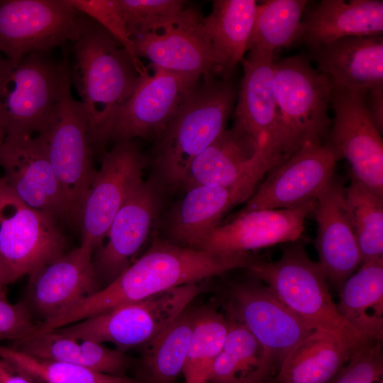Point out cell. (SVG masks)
Instances as JSON below:
<instances>
[{"label":"cell","instance_id":"30bf717a","mask_svg":"<svg viewBox=\"0 0 383 383\" xmlns=\"http://www.w3.org/2000/svg\"><path fill=\"white\" fill-rule=\"evenodd\" d=\"M89 21L65 0H0V55L50 52L77 40Z\"/></svg>","mask_w":383,"mask_h":383},{"label":"cell","instance_id":"ac0fdd59","mask_svg":"<svg viewBox=\"0 0 383 383\" xmlns=\"http://www.w3.org/2000/svg\"><path fill=\"white\" fill-rule=\"evenodd\" d=\"M315 206L316 201L291 209L238 213L233 220L211 229L197 250L223 256L248 255L252 250L296 242Z\"/></svg>","mask_w":383,"mask_h":383},{"label":"cell","instance_id":"d4e9b609","mask_svg":"<svg viewBox=\"0 0 383 383\" xmlns=\"http://www.w3.org/2000/svg\"><path fill=\"white\" fill-rule=\"evenodd\" d=\"M187 191L170 214L167 232L172 243L196 250L231 208L252 195L240 189L213 185H197Z\"/></svg>","mask_w":383,"mask_h":383},{"label":"cell","instance_id":"5bb4252c","mask_svg":"<svg viewBox=\"0 0 383 383\" xmlns=\"http://www.w3.org/2000/svg\"><path fill=\"white\" fill-rule=\"evenodd\" d=\"M340 157L331 142L301 148L269 172L239 213L291 209L315 201L333 177Z\"/></svg>","mask_w":383,"mask_h":383},{"label":"cell","instance_id":"74e56055","mask_svg":"<svg viewBox=\"0 0 383 383\" xmlns=\"http://www.w3.org/2000/svg\"><path fill=\"white\" fill-rule=\"evenodd\" d=\"M382 343L368 339L356 348L328 383H383Z\"/></svg>","mask_w":383,"mask_h":383},{"label":"cell","instance_id":"484cf974","mask_svg":"<svg viewBox=\"0 0 383 383\" xmlns=\"http://www.w3.org/2000/svg\"><path fill=\"white\" fill-rule=\"evenodd\" d=\"M302 26L301 38L312 49L348 36L382 35L383 1L323 0Z\"/></svg>","mask_w":383,"mask_h":383},{"label":"cell","instance_id":"d590c367","mask_svg":"<svg viewBox=\"0 0 383 383\" xmlns=\"http://www.w3.org/2000/svg\"><path fill=\"white\" fill-rule=\"evenodd\" d=\"M0 357L34 383H140L135 378L112 375L60 361L38 358L0 344Z\"/></svg>","mask_w":383,"mask_h":383},{"label":"cell","instance_id":"5b68a950","mask_svg":"<svg viewBox=\"0 0 383 383\" xmlns=\"http://www.w3.org/2000/svg\"><path fill=\"white\" fill-rule=\"evenodd\" d=\"M274 89L277 151L284 162L329 133L331 82L305 57L293 55L274 62Z\"/></svg>","mask_w":383,"mask_h":383},{"label":"cell","instance_id":"8992f818","mask_svg":"<svg viewBox=\"0 0 383 383\" xmlns=\"http://www.w3.org/2000/svg\"><path fill=\"white\" fill-rule=\"evenodd\" d=\"M49 52L17 60L0 56V127L6 135L43 132L70 82L67 58L57 61Z\"/></svg>","mask_w":383,"mask_h":383},{"label":"cell","instance_id":"836d02e7","mask_svg":"<svg viewBox=\"0 0 383 383\" xmlns=\"http://www.w3.org/2000/svg\"><path fill=\"white\" fill-rule=\"evenodd\" d=\"M227 332L226 315L213 308L196 310L182 370L186 383H208L213 363L223 346Z\"/></svg>","mask_w":383,"mask_h":383},{"label":"cell","instance_id":"83f0119b","mask_svg":"<svg viewBox=\"0 0 383 383\" xmlns=\"http://www.w3.org/2000/svg\"><path fill=\"white\" fill-rule=\"evenodd\" d=\"M13 347L38 358L112 375L123 376L132 363L128 356L117 349L91 340L62 335L55 331L28 336Z\"/></svg>","mask_w":383,"mask_h":383},{"label":"cell","instance_id":"e575fe53","mask_svg":"<svg viewBox=\"0 0 383 383\" xmlns=\"http://www.w3.org/2000/svg\"><path fill=\"white\" fill-rule=\"evenodd\" d=\"M345 199L362 254V263L383 257V198L350 174Z\"/></svg>","mask_w":383,"mask_h":383},{"label":"cell","instance_id":"e0dca14e","mask_svg":"<svg viewBox=\"0 0 383 383\" xmlns=\"http://www.w3.org/2000/svg\"><path fill=\"white\" fill-rule=\"evenodd\" d=\"M277 164L235 126L222 132L189 167L182 185L240 189L252 194L256 185Z\"/></svg>","mask_w":383,"mask_h":383},{"label":"cell","instance_id":"9c48e42d","mask_svg":"<svg viewBox=\"0 0 383 383\" xmlns=\"http://www.w3.org/2000/svg\"><path fill=\"white\" fill-rule=\"evenodd\" d=\"M57 221L28 206L0 178V267L8 285L66 252Z\"/></svg>","mask_w":383,"mask_h":383},{"label":"cell","instance_id":"f6af8a7d","mask_svg":"<svg viewBox=\"0 0 383 383\" xmlns=\"http://www.w3.org/2000/svg\"><path fill=\"white\" fill-rule=\"evenodd\" d=\"M272 379H269L262 381V382H259V383H273V382H272Z\"/></svg>","mask_w":383,"mask_h":383},{"label":"cell","instance_id":"7bdbcfd3","mask_svg":"<svg viewBox=\"0 0 383 383\" xmlns=\"http://www.w3.org/2000/svg\"><path fill=\"white\" fill-rule=\"evenodd\" d=\"M7 285L8 284L0 267V296H6V288Z\"/></svg>","mask_w":383,"mask_h":383},{"label":"cell","instance_id":"603a6c76","mask_svg":"<svg viewBox=\"0 0 383 383\" xmlns=\"http://www.w3.org/2000/svg\"><path fill=\"white\" fill-rule=\"evenodd\" d=\"M158 206L152 186L143 181L131 192L114 216L106 244L98 249L93 261L98 281L112 282L131 263L145 243Z\"/></svg>","mask_w":383,"mask_h":383},{"label":"cell","instance_id":"ffe728a7","mask_svg":"<svg viewBox=\"0 0 383 383\" xmlns=\"http://www.w3.org/2000/svg\"><path fill=\"white\" fill-rule=\"evenodd\" d=\"M28 277L25 304L40 322L59 316L99 289L92 252L80 246Z\"/></svg>","mask_w":383,"mask_h":383},{"label":"cell","instance_id":"cb8c5ba5","mask_svg":"<svg viewBox=\"0 0 383 383\" xmlns=\"http://www.w3.org/2000/svg\"><path fill=\"white\" fill-rule=\"evenodd\" d=\"M312 50L318 70L333 84L367 90L383 84L382 35L344 37Z\"/></svg>","mask_w":383,"mask_h":383},{"label":"cell","instance_id":"7402d4cb","mask_svg":"<svg viewBox=\"0 0 383 383\" xmlns=\"http://www.w3.org/2000/svg\"><path fill=\"white\" fill-rule=\"evenodd\" d=\"M345 188L333 176L316 200V247L327 282L338 289L362 263L355 229L347 209Z\"/></svg>","mask_w":383,"mask_h":383},{"label":"cell","instance_id":"ab89813d","mask_svg":"<svg viewBox=\"0 0 383 383\" xmlns=\"http://www.w3.org/2000/svg\"><path fill=\"white\" fill-rule=\"evenodd\" d=\"M36 323L24 302L11 303L0 296V344L5 340L18 343L29 335Z\"/></svg>","mask_w":383,"mask_h":383},{"label":"cell","instance_id":"3957f363","mask_svg":"<svg viewBox=\"0 0 383 383\" xmlns=\"http://www.w3.org/2000/svg\"><path fill=\"white\" fill-rule=\"evenodd\" d=\"M157 138L154 166L165 185H182L193 160L226 130L236 98L228 79L206 74Z\"/></svg>","mask_w":383,"mask_h":383},{"label":"cell","instance_id":"60d3db41","mask_svg":"<svg viewBox=\"0 0 383 383\" xmlns=\"http://www.w3.org/2000/svg\"><path fill=\"white\" fill-rule=\"evenodd\" d=\"M366 109L380 133L383 130V84L368 89L365 98Z\"/></svg>","mask_w":383,"mask_h":383},{"label":"cell","instance_id":"d6a6232c","mask_svg":"<svg viewBox=\"0 0 383 383\" xmlns=\"http://www.w3.org/2000/svg\"><path fill=\"white\" fill-rule=\"evenodd\" d=\"M308 1L267 0L257 5L247 50L274 52L286 48L302 35L301 16Z\"/></svg>","mask_w":383,"mask_h":383},{"label":"cell","instance_id":"8d00e7d4","mask_svg":"<svg viewBox=\"0 0 383 383\" xmlns=\"http://www.w3.org/2000/svg\"><path fill=\"white\" fill-rule=\"evenodd\" d=\"M132 39L155 32L174 22L183 12L181 0H116Z\"/></svg>","mask_w":383,"mask_h":383},{"label":"cell","instance_id":"2e32d148","mask_svg":"<svg viewBox=\"0 0 383 383\" xmlns=\"http://www.w3.org/2000/svg\"><path fill=\"white\" fill-rule=\"evenodd\" d=\"M0 167L2 179L22 201L70 223L61 188L38 135H6Z\"/></svg>","mask_w":383,"mask_h":383},{"label":"cell","instance_id":"4fadbf2b","mask_svg":"<svg viewBox=\"0 0 383 383\" xmlns=\"http://www.w3.org/2000/svg\"><path fill=\"white\" fill-rule=\"evenodd\" d=\"M367 90L350 89L331 83V106L334 113L331 143L348 160L350 174L383 198V143L365 107Z\"/></svg>","mask_w":383,"mask_h":383},{"label":"cell","instance_id":"1f68e13d","mask_svg":"<svg viewBox=\"0 0 383 383\" xmlns=\"http://www.w3.org/2000/svg\"><path fill=\"white\" fill-rule=\"evenodd\" d=\"M196 310L187 308L144 346L135 378L140 383H174L184 368Z\"/></svg>","mask_w":383,"mask_h":383},{"label":"cell","instance_id":"9a60e30c","mask_svg":"<svg viewBox=\"0 0 383 383\" xmlns=\"http://www.w3.org/2000/svg\"><path fill=\"white\" fill-rule=\"evenodd\" d=\"M143 72L121 109L111 139L116 143L133 138L157 137L176 116L199 84L201 77L154 67Z\"/></svg>","mask_w":383,"mask_h":383},{"label":"cell","instance_id":"b9f144b4","mask_svg":"<svg viewBox=\"0 0 383 383\" xmlns=\"http://www.w3.org/2000/svg\"><path fill=\"white\" fill-rule=\"evenodd\" d=\"M0 383H34L29 377L0 357Z\"/></svg>","mask_w":383,"mask_h":383},{"label":"cell","instance_id":"7c38bea8","mask_svg":"<svg viewBox=\"0 0 383 383\" xmlns=\"http://www.w3.org/2000/svg\"><path fill=\"white\" fill-rule=\"evenodd\" d=\"M144 165L143 156L131 140L116 143L104 154L82 211L81 248L93 253L102 246L114 216L143 181Z\"/></svg>","mask_w":383,"mask_h":383},{"label":"cell","instance_id":"44dd1931","mask_svg":"<svg viewBox=\"0 0 383 383\" xmlns=\"http://www.w3.org/2000/svg\"><path fill=\"white\" fill-rule=\"evenodd\" d=\"M242 60L243 77L235 111V126L277 165L282 162L277 144V105L273 53L251 50Z\"/></svg>","mask_w":383,"mask_h":383},{"label":"cell","instance_id":"f1b7e54d","mask_svg":"<svg viewBox=\"0 0 383 383\" xmlns=\"http://www.w3.org/2000/svg\"><path fill=\"white\" fill-rule=\"evenodd\" d=\"M362 264L342 286L336 307L362 335L382 342L383 257Z\"/></svg>","mask_w":383,"mask_h":383},{"label":"cell","instance_id":"7a4b0ae2","mask_svg":"<svg viewBox=\"0 0 383 383\" xmlns=\"http://www.w3.org/2000/svg\"><path fill=\"white\" fill-rule=\"evenodd\" d=\"M72 44L70 82L80 97L92 147L99 148L111 139L118 115L145 70L90 18Z\"/></svg>","mask_w":383,"mask_h":383},{"label":"cell","instance_id":"6da1fadb","mask_svg":"<svg viewBox=\"0 0 383 383\" xmlns=\"http://www.w3.org/2000/svg\"><path fill=\"white\" fill-rule=\"evenodd\" d=\"M248 255L223 256L155 238L148 250L112 282L59 316L42 323L53 331L167 289L247 267Z\"/></svg>","mask_w":383,"mask_h":383},{"label":"cell","instance_id":"ee69618b","mask_svg":"<svg viewBox=\"0 0 383 383\" xmlns=\"http://www.w3.org/2000/svg\"><path fill=\"white\" fill-rule=\"evenodd\" d=\"M5 138H6V133L3 131V129L0 127V150L4 142Z\"/></svg>","mask_w":383,"mask_h":383},{"label":"cell","instance_id":"8fae6325","mask_svg":"<svg viewBox=\"0 0 383 383\" xmlns=\"http://www.w3.org/2000/svg\"><path fill=\"white\" fill-rule=\"evenodd\" d=\"M256 279L231 284L225 308L226 315L241 322L255 336L275 376L289 351L314 330Z\"/></svg>","mask_w":383,"mask_h":383},{"label":"cell","instance_id":"52a82bcc","mask_svg":"<svg viewBox=\"0 0 383 383\" xmlns=\"http://www.w3.org/2000/svg\"><path fill=\"white\" fill-rule=\"evenodd\" d=\"M197 283L171 288L53 331L68 337L111 343L121 352L144 347L165 331L202 291Z\"/></svg>","mask_w":383,"mask_h":383},{"label":"cell","instance_id":"f546056e","mask_svg":"<svg viewBox=\"0 0 383 383\" xmlns=\"http://www.w3.org/2000/svg\"><path fill=\"white\" fill-rule=\"evenodd\" d=\"M351 351L333 335L313 331L286 355L273 383H328Z\"/></svg>","mask_w":383,"mask_h":383},{"label":"cell","instance_id":"ba28073f","mask_svg":"<svg viewBox=\"0 0 383 383\" xmlns=\"http://www.w3.org/2000/svg\"><path fill=\"white\" fill-rule=\"evenodd\" d=\"M71 84H67L47 126L38 135L61 188L70 223L79 226L96 170L85 113L71 93Z\"/></svg>","mask_w":383,"mask_h":383},{"label":"cell","instance_id":"f35d334b","mask_svg":"<svg viewBox=\"0 0 383 383\" xmlns=\"http://www.w3.org/2000/svg\"><path fill=\"white\" fill-rule=\"evenodd\" d=\"M66 2L106 30L130 55L141 65L134 51L126 24L116 0H65Z\"/></svg>","mask_w":383,"mask_h":383},{"label":"cell","instance_id":"4316f807","mask_svg":"<svg viewBox=\"0 0 383 383\" xmlns=\"http://www.w3.org/2000/svg\"><path fill=\"white\" fill-rule=\"evenodd\" d=\"M254 0H216L201 18L202 30L210 43L215 74L228 79L248 49L256 16Z\"/></svg>","mask_w":383,"mask_h":383},{"label":"cell","instance_id":"bcb514c9","mask_svg":"<svg viewBox=\"0 0 383 383\" xmlns=\"http://www.w3.org/2000/svg\"><path fill=\"white\" fill-rule=\"evenodd\" d=\"M0 56H1V55H0Z\"/></svg>","mask_w":383,"mask_h":383},{"label":"cell","instance_id":"4dcf8cb0","mask_svg":"<svg viewBox=\"0 0 383 383\" xmlns=\"http://www.w3.org/2000/svg\"><path fill=\"white\" fill-rule=\"evenodd\" d=\"M228 332L208 383H259L273 379L263 349L247 327L226 315Z\"/></svg>","mask_w":383,"mask_h":383},{"label":"cell","instance_id":"d6986e66","mask_svg":"<svg viewBox=\"0 0 383 383\" xmlns=\"http://www.w3.org/2000/svg\"><path fill=\"white\" fill-rule=\"evenodd\" d=\"M202 17L196 8L186 6L172 23L133 39L135 55L174 72L198 77L214 74L213 52L202 30Z\"/></svg>","mask_w":383,"mask_h":383},{"label":"cell","instance_id":"277c9868","mask_svg":"<svg viewBox=\"0 0 383 383\" xmlns=\"http://www.w3.org/2000/svg\"><path fill=\"white\" fill-rule=\"evenodd\" d=\"M246 268L311 328L333 335L351 352L370 339L342 318L322 268L301 243L285 245L277 261L254 260Z\"/></svg>","mask_w":383,"mask_h":383}]
</instances>
